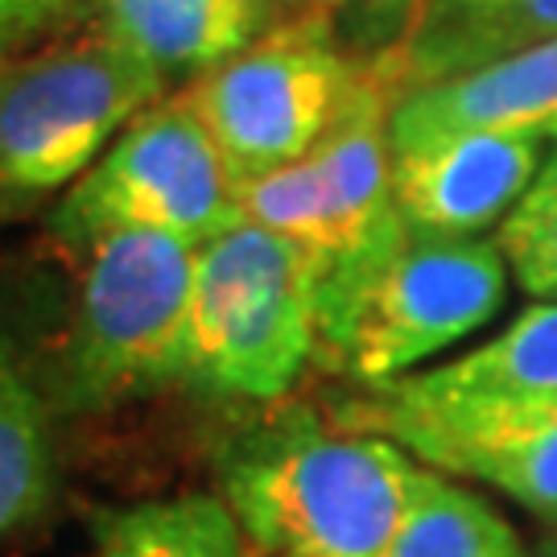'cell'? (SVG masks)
<instances>
[{"label": "cell", "instance_id": "1", "mask_svg": "<svg viewBox=\"0 0 557 557\" xmlns=\"http://www.w3.org/2000/svg\"><path fill=\"white\" fill-rule=\"evenodd\" d=\"M504 298L508 260L496 236H434L400 215L363 257L319 281L314 363L384 388L487 326Z\"/></svg>", "mask_w": 557, "mask_h": 557}, {"label": "cell", "instance_id": "2", "mask_svg": "<svg viewBox=\"0 0 557 557\" xmlns=\"http://www.w3.org/2000/svg\"><path fill=\"white\" fill-rule=\"evenodd\" d=\"M413 471L397 442L285 418L227 455L223 499L252 557H388Z\"/></svg>", "mask_w": 557, "mask_h": 557}, {"label": "cell", "instance_id": "3", "mask_svg": "<svg viewBox=\"0 0 557 557\" xmlns=\"http://www.w3.org/2000/svg\"><path fill=\"white\" fill-rule=\"evenodd\" d=\"M79 294L62 331L50 405L66 413L182 384L199 248L158 232H116L79 252Z\"/></svg>", "mask_w": 557, "mask_h": 557}, {"label": "cell", "instance_id": "4", "mask_svg": "<svg viewBox=\"0 0 557 557\" xmlns=\"http://www.w3.org/2000/svg\"><path fill=\"white\" fill-rule=\"evenodd\" d=\"M319 347V269L289 239L239 220L199 248L182 384L277 400Z\"/></svg>", "mask_w": 557, "mask_h": 557}, {"label": "cell", "instance_id": "5", "mask_svg": "<svg viewBox=\"0 0 557 557\" xmlns=\"http://www.w3.org/2000/svg\"><path fill=\"white\" fill-rule=\"evenodd\" d=\"M165 91L158 66L100 29L0 62V199L71 190Z\"/></svg>", "mask_w": 557, "mask_h": 557}, {"label": "cell", "instance_id": "6", "mask_svg": "<svg viewBox=\"0 0 557 557\" xmlns=\"http://www.w3.org/2000/svg\"><path fill=\"white\" fill-rule=\"evenodd\" d=\"M368 66L319 13L269 25L178 96L215 140L232 178L252 182L306 158L347 112Z\"/></svg>", "mask_w": 557, "mask_h": 557}, {"label": "cell", "instance_id": "7", "mask_svg": "<svg viewBox=\"0 0 557 557\" xmlns=\"http://www.w3.org/2000/svg\"><path fill=\"white\" fill-rule=\"evenodd\" d=\"M347 400L338 425L397 442L421 467L557 418V301H537L467 356Z\"/></svg>", "mask_w": 557, "mask_h": 557}, {"label": "cell", "instance_id": "8", "mask_svg": "<svg viewBox=\"0 0 557 557\" xmlns=\"http://www.w3.org/2000/svg\"><path fill=\"white\" fill-rule=\"evenodd\" d=\"M244 220L236 178L182 96L145 108L50 211V236L79 257L116 232L211 244Z\"/></svg>", "mask_w": 557, "mask_h": 557}, {"label": "cell", "instance_id": "9", "mask_svg": "<svg viewBox=\"0 0 557 557\" xmlns=\"http://www.w3.org/2000/svg\"><path fill=\"white\" fill-rule=\"evenodd\" d=\"M393 96L368 71L335 128L273 174L239 182V215L289 239L314 260L319 281L347 269L400 223L393 199Z\"/></svg>", "mask_w": 557, "mask_h": 557}, {"label": "cell", "instance_id": "10", "mask_svg": "<svg viewBox=\"0 0 557 557\" xmlns=\"http://www.w3.org/2000/svg\"><path fill=\"white\" fill-rule=\"evenodd\" d=\"M545 140L508 133H446L393 140V199L434 236L475 239L512 215L545 161Z\"/></svg>", "mask_w": 557, "mask_h": 557}, {"label": "cell", "instance_id": "11", "mask_svg": "<svg viewBox=\"0 0 557 557\" xmlns=\"http://www.w3.org/2000/svg\"><path fill=\"white\" fill-rule=\"evenodd\" d=\"M557 38V0H421L400 38L368 71L400 103Z\"/></svg>", "mask_w": 557, "mask_h": 557}, {"label": "cell", "instance_id": "12", "mask_svg": "<svg viewBox=\"0 0 557 557\" xmlns=\"http://www.w3.org/2000/svg\"><path fill=\"white\" fill-rule=\"evenodd\" d=\"M446 133H508L557 140V38L492 62L475 75L413 91L393 108L388 140Z\"/></svg>", "mask_w": 557, "mask_h": 557}, {"label": "cell", "instance_id": "13", "mask_svg": "<svg viewBox=\"0 0 557 557\" xmlns=\"http://www.w3.org/2000/svg\"><path fill=\"white\" fill-rule=\"evenodd\" d=\"M87 29L158 66L170 79H199L264 34V0H83Z\"/></svg>", "mask_w": 557, "mask_h": 557}, {"label": "cell", "instance_id": "14", "mask_svg": "<svg viewBox=\"0 0 557 557\" xmlns=\"http://www.w3.org/2000/svg\"><path fill=\"white\" fill-rule=\"evenodd\" d=\"M50 393L0 331V541L34 529L59 492Z\"/></svg>", "mask_w": 557, "mask_h": 557}, {"label": "cell", "instance_id": "15", "mask_svg": "<svg viewBox=\"0 0 557 557\" xmlns=\"http://www.w3.org/2000/svg\"><path fill=\"white\" fill-rule=\"evenodd\" d=\"M388 557H529L517 524L458 479L413 471L405 517Z\"/></svg>", "mask_w": 557, "mask_h": 557}, {"label": "cell", "instance_id": "16", "mask_svg": "<svg viewBox=\"0 0 557 557\" xmlns=\"http://www.w3.org/2000/svg\"><path fill=\"white\" fill-rule=\"evenodd\" d=\"M96 557H252L223 496L190 492L108 512L96 524Z\"/></svg>", "mask_w": 557, "mask_h": 557}, {"label": "cell", "instance_id": "17", "mask_svg": "<svg viewBox=\"0 0 557 557\" xmlns=\"http://www.w3.org/2000/svg\"><path fill=\"white\" fill-rule=\"evenodd\" d=\"M450 479H471V483H487L499 496L517 499L520 508H529L533 517L557 520V418L524 425V430H508L496 438L458 446L442 458L438 467Z\"/></svg>", "mask_w": 557, "mask_h": 557}, {"label": "cell", "instance_id": "18", "mask_svg": "<svg viewBox=\"0 0 557 557\" xmlns=\"http://www.w3.org/2000/svg\"><path fill=\"white\" fill-rule=\"evenodd\" d=\"M508 273L537 301H557V140L541 161L537 178L496 227Z\"/></svg>", "mask_w": 557, "mask_h": 557}, {"label": "cell", "instance_id": "19", "mask_svg": "<svg viewBox=\"0 0 557 557\" xmlns=\"http://www.w3.org/2000/svg\"><path fill=\"white\" fill-rule=\"evenodd\" d=\"M66 29H87L83 0H0V62L66 38Z\"/></svg>", "mask_w": 557, "mask_h": 557}, {"label": "cell", "instance_id": "20", "mask_svg": "<svg viewBox=\"0 0 557 557\" xmlns=\"http://www.w3.org/2000/svg\"><path fill=\"white\" fill-rule=\"evenodd\" d=\"M301 4H306L310 13L326 17L331 25H335V21L359 25L356 41L363 46L359 59L368 62V59H376V54H384V50L400 38V29L418 13L421 0H301Z\"/></svg>", "mask_w": 557, "mask_h": 557}, {"label": "cell", "instance_id": "21", "mask_svg": "<svg viewBox=\"0 0 557 557\" xmlns=\"http://www.w3.org/2000/svg\"><path fill=\"white\" fill-rule=\"evenodd\" d=\"M541 557H557V520L549 524V533L541 541Z\"/></svg>", "mask_w": 557, "mask_h": 557}]
</instances>
